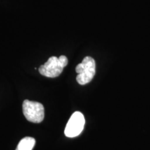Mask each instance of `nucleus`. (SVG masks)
I'll return each mask as SVG.
<instances>
[{
	"mask_svg": "<svg viewBox=\"0 0 150 150\" xmlns=\"http://www.w3.org/2000/svg\"><path fill=\"white\" fill-rule=\"evenodd\" d=\"M68 63V59L65 56L62 55L59 58L52 56L44 65L39 67L40 74L49 78H55L59 76L63 72V68Z\"/></svg>",
	"mask_w": 150,
	"mask_h": 150,
	"instance_id": "obj_1",
	"label": "nucleus"
},
{
	"mask_svg": "<svg viewBox=\"0 0 150 150\" xmlns=\"http://www.w3.org/2000/svg\"><path fill=\"white\" fill-rule=\"evenodd\" d=\"M95 61L91 56H86L83 61L77 65L75 70L77 72L76 81L80 85L90 83L95 74Z\"/></svg>",
	"mask_w": 150,
	"mask_h": 150,
	"instance_id": "obj_2",
	"label": "nucleus"
},
{
	"mask_svg": "<svg viewBox=\"0 0 150 150\" xmlns=\"http://www.w3.org/2000/svg\"><path fill=\"white\" fill-rule=\"evenodd\" d=\"M24 117L28 121L33 123H40L44 120V106L40 103L25 99L22 104Z\"/></svg>",
	"mask_w": 150,
	"mask_h": 150,
	"instance_id": "obj_3",
	"label": "nucleus"
},
{
	"mask_svg": "<svg viewBox=\"0 0 150 150\" xmlns=\"http://www.w3.org/2000/svg\"><path fill=\"white\" fill-rule=\"evenodd\" d=\"M85 125V118L81 112L76 111L72 114L67 122L64 133L68 138L78 136L83 130Z\"/></svg>",
	"mask_w": 150,
	"mask_h": 150,
	"instance_id": "obj_4",
	"label": "nucleus"
},
{
	"mask_svg": "<svg viewBox=\"0 0 150 150\" xmlns=\"http://www.w3.org/2000/svg\"><path fill=\"white\" fill-rule=\"evenodd\" d=\"M35 140L31 137H25L18 143L16 150H32L35 146Z\"/></svg>",
	"mask_w": 150,
	"mask_h": 150,
	"instance_id": "obj_5",
	"label": "nucleus"
}]
</instances>
